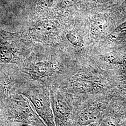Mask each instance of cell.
I'll list each match as a JSON object with an SVG mask.
<instances>
[{
	"label": "cell",
	"instance_id": "obj_5",
	"mask_svg": "<svg viewBox=\"0 0 126 126\" xmlns=\"http://www.w3.org/2000/svg\"><path fill=\"white\" fill-rule=\"evenodd\" d=\"M73 88L77 91L81 93L89 92L93 89V84L88 81H78L73 85Z\"/></svg>",
	"mask_w": 126,
	"mask_h": 126
},
{
	"label": "cell",
	"instance_id": "obj_7",
	"mask_svg": "<svg viewBox=\"0 0 126 126\" xmlns=\"http://www.w3.org/2000/svg\"><path fill=\"white\" fill-rule=\"evenodd\" d=\"M94 126L93 125H92V124H90V125H87V126Z\"/></svg>",
	"mask_w": 126,
	"mask_h": 126
},
{
	"label": "cell",
	"instance_id": "obj_4",
	"mask_svg": "<svg viewBox=\"0 0 126 126\" xmlns=\"http://www.w3.org/2000/svg\"><path fill=\"white\" fill-rule=\"evenodd\" d=\"M91 25L94 32L101 33L105 31L107 27V23L104 18H96L91 21Z\"/></svg>",
	"mask_w": 126,
	"mask_h": 126
},
{
	"label": "cell",
	"instance_id": "obj_1",
	"mask_svg": "<svg viewBox=\"0 0 126 126\" xmlns=\"http://www.w3.org/2000/svg\"><path fill=\"white\" fill-rule=\"evenodd\" d=\"M32 51V43L21 32H11L0 27V65H21Z\"/></svg>",
	"mask_w": 126,
	"mask_h": 126
},
{
	"label": "cell",
	"instance_id": "obj_6",
	"mask_svg": "<svg viewBox=\"0 0 126 126\" xmlns=\"http://www.w3.org/2000/svg\"><path fill=\"white\" fill-rule=\"evenodd\" d=\"M101 126H117L111 119H105L101 123Z\"/></svg>",
	"mask_w": 126,
	"mask_h": 126
},
{
	"label": "cell",
	"instance_id": "obj_3",
	"mask_svg": "<svg viewBox=\"0 0 126 126\" xmlns=\"http://www.w3.org/2000/svg\"><path fill=\"white\" fill-rule=\"evenodd\" d=\"M99 116L98 111L92 109H87L81 112L79 121L83 126H87L95 122Z\"/></svg>",
	"mask_w": 126,
	"mask_h": 126
},
{
	"label": "cell",
	"instance_id": "obj_2",
	"mask_svg": "<svg viewBox=\"0 0 126 126\" xmlns=\"http://www.w3.org/2000/svg\"><path fill=\"white\" fill-rule=\"evenodd\" d=\"M57 23L50 19L28 18L23 23L21 32L32 44H50L58 33Z\"/></svg>",
	"mask_w": 126,
	"mask_h": 126
}]
</instances>
